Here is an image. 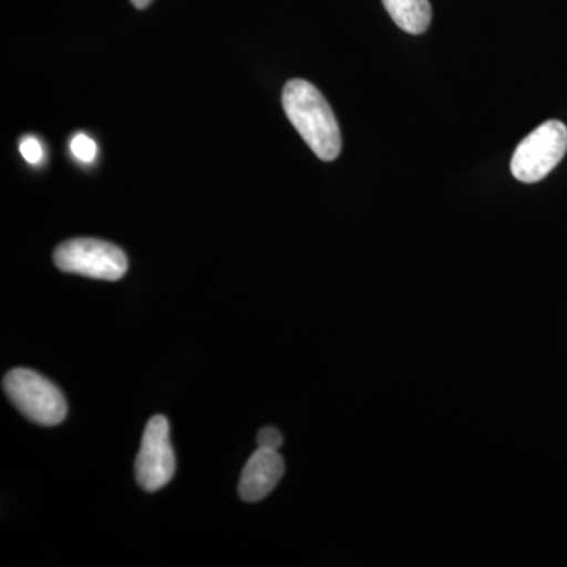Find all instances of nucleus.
Listing matches in <instances>:
<instances>
[{"mask_svg": "<svg viewBox=\"0 0 567 567\" xmlns=\"http://www.w3.org/2000/svg\"><path fill=\"white\" fill-rule=\"evenodd\" d=\"M282 106L295 130L323 162L341 153L342 140L330 104L311 82L292 80L282 92Z\"/></svg>", "mask_w": 567, "mask_h": 567, "instance_id": "1", "label": "nucleus"}, {"mask_svg": "<svg viewBox=\"0 0 567 567\" xmlns=\"http://www.w3.org/2000/svg\"><path fill=\"white\" fill-rule=\"evenodd\" d=\"M3 391L11 404L40 425L61 424L66 402L58 386L31 369H13L3 379Z\"/></svg>", "mask_w": 567, "mask_h": 567, "instance_id": "2", "label": "nucleus"}, {"mask_svg": "<svg viewBox=\"0 0 567 567\" xmlns=\"http://www.w3.org/2000/svg\"><path fill=\"white\" fill-rule=\"evenodd\" d=\"M566 152L565 123L548 121L518 144L511 159V173L518 182H540L565 158Z\"/></svg>", "mask_w": 567, "mask_h": 567, "instance_id": "3", "label": "nucleus"}, {"mask_svg": "<svg viewBox=\"0 0 567 567\" xmlns=\"http://www.w3.org/2000/svg\"><path fill=\"white\" fill-rule=\"evenodd\" d=\"M54 264L63 274L103 281H118L128 270V260L121 248L95 238H74L58 246Z\"/></svg>", "mask_w": 567, "mask_h": 567, "instance_id": "4", "label": "nucleus"}, {"mask_svg": "<svg viewBox=\"0 0 567 567\" xmlns=\"http://www.w3.org/2000/svg\"><path fill=\"white\" fill-rule=\"evenodd\" d=\"M134 468L137 484L145 492L159 491L173 481L175 456L166 417L156 415L148 421Z\"/></svg>", "mask_w": 567, "mask_h": 567, "instance_id": "5", "label": "nucleus"}, {"mask_svg": "<svg viewBox=\"0 0 567 567\" xmlns=\"http://www.w3.org/2000/svg\"><path fill=\"white\" fill-rule=\"evenodd\" d=\"M284 470L286 465L278 451L259 447L249 457L241 473L240 486H238L241 499L246 503H256L270 495L281 480Z\"/></svg>", "mask_w": 567, "mask_h": 567, "instance_id": "6", "label": "nucleus"}, {"mask_svg": "<svg viewBox=\"0 0 567 567\" xmlns=\"http://www.w3.org/2000/svg\"><path fill=\"white\" fill-rule=\"evenodd\" d=\"M383 6L395 25L406 33L421 35L431 25L432 9L429 0H383Z\"/></svg>", "mask_w": 567, "mask_h": 567, "instance_id": "7", "label": "nucleus"}, {"mask_svg": "<svg viewBox=\"0 0 567 567\" xmlns=\"http://www.w3.org/2000/svg\"><path fill=\"white\" fill-rule=\"evenodd\" d=\"M71 153L82 163H92L96 158V142L87 134L78 133L70 142Z\"/></svg>", "mask_w": 567, "mask_h": 567, "instance_id": "8", "label": "nucleus"}, {"mask_svg": "<svg viewBox=\"0 0 567 567\" xmlns=\"http://www.w3.org/2000/svg\"><path fill=\"white\" fill-rule=\"evenodd\" d=\"M20 152L22 158L31 164H40L43 162V147H41L40 141L32 136L22 137L20 142Z\"/></svg>", "mask_w": 567, "mask_h": 567, "instance_id": "9", "label": "nucleus"}, {"mask_svg": "<svg viewBox=\"0 0 567 567\" xmlns=\"http://www.w3.org/2000/svg\"><path fill=\"white\" fill-rule=\"evenodd\" d=\"M284 436L278 429L264 427L262 431L257 434V445L262 450L278 451L282 446Z\"/></svg>", "mask_w": 567, "mask_h": 567, "instance_id": "10", "label": "nucleus"}, {"mask_svg": "<svg viewBox=\"0 0 567 567\" xmlns=\"http://www.w3.org/2000/svg\"><path fill=\"white\" fill-rule=\"evenodd\" d=\"M130 2L133 3L136 9L144 10L147 9L148 6H151L152 0H130Z\"/></svg>", "mask_w": 567, "mask_h": 567, "instance_id": "11", "label": "nucleus"}]
</instances>
